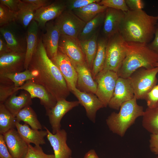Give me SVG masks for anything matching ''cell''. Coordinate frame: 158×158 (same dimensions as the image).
<instances>
[{
    "label": "cell",
    "instance_id": "cell-1",
    "mask_svg": "<svg viewBox=\"0 0 158 158\" xmlns=\"http://www.w3.org/2000/svg\"><path fill=\"white\" fill-rule=\"evenodd\" d=\"M28 69L35 73L33 80L44 86L57 101L66 99L70 91L57 67L49 57L41 38Z\"/></svg>",
    "mask_w": 158,
    "mask_h": 158
},
{
    "label": "cell",
    "instance_id": "cell-2",
    "mask_svg": "<svg viewBox=\"0 0 158 158\" xmlns=\"http://www.w3.org/2000/svg\"><path fill=\"white\" fill-rule=\"evenodd\" d=\"M119 32L124 40L148 44L154 37L157 16L148 14L142 9L124 12Z\"/></svg>",
    "mask_w": 158,
    "mask_h": 158
},
{
    "label": "cell",
    "instance_id": "cell-3",
    "mask_svg": "<svg viewBox=\"0 0 158 158\" xmlns=\"http://www.w3.org/2000/svg\"><path fill=\"white\" fill-rule=\"evenodd\" d=\"M126 54L117 73L119 77L128 78L138 69L155 67L158 62V54L151 49L147 44L126 41Z\"/></svg>",
    "mask_w": 158,
    "mask_h": 158
},
{
    "label": "cell",
    "instance_id": "cell-4",
    "mask_svg": "<svg viewBox=\"0 0 158 158\" xmlns=\"http://www.w3.org/2000/svg\"><path fill=\"white\" fill-rule=\"evenodd\" d=\"M135 97L123 103L118 113L113 112L107 117L106 124L113 133L122 137L138 117L142 116L143 107L138 105Z\"/></svg>",
    "mask_w": 158,
    "mask_h": 158
},
{
    "label": "cell",
    "instance_id": "cell-5",
    "mask_svg": "<svg viewBox=\"0 0 158 158\" xmlns=\"http://www.w3.org/2000/svg\"><path fill=\"white\" fill-rule=\"evenodd\" d=\"M158 67L139 68L128 78L137 99H145L147 94L157 85Z\"/></svg>",
    "mask_w": 158,
    "mask_h": 158
},
{
    "label": "cell",
    "instance_id": "cell-6",
    "mask_svg": "<svg viewBox=\"0 0 158 158\" xmlns=\"http://www.w3.org/2000/svg\"><path fill=\"white\" fill-rule=\"evenodd\" d=\"M126 54V41L119 32L108 38L106 46V61L103 70L117 73Z\"/></svg>",
    "mask_w": 158,
    "mask_h": 158
},
{
    "label": "cell",
    "instance_id": "cell-7",
    "mask_svg": "<svg viewBox=\"0 0 158 158\" xmlns=\"http://www.w3.org/2000/svg\"><path fill=\"white\" fill-rule=\"evenodd\" d=\"M18 23L15 21L0 27V35L3 37L12 51L25 53L26 32L23 29L24 28Z\"/></svg>",
    "mask_w": 158,
    "mask_h": 158
},
{
    "label": "cell",
    "instance_id": "cell-8",
    "mask_svg": "<svg viewBox=\"0 0 158 158\" xmlns=\"http://www.w3.org/2000/svg\"><path fill=\"white\" fill-rule=\"evenodd\" d=\"M54 22L61 35L76 38H78L86 24L72 11L67 9Z\"/></svg>",
    "mask_w": 158,
    "mask_h": 158
},
{
    "label": "cell",
    "instance_id": "cell-9",
    "mask_svg": "<svg viewBox=\"0 0 158 158\" xmlns=\"http://www.w3.org/2000/svg\"><path fill=\"white\" fill-rule=\"evenodd\" d=\"M119 78L116 73L103 70L96 76L95 80L97 86L96 95L104 107L108 106Z\"/></svg>",
    "mask_w": 158,
    "mask_h": 158
},
{
    "label": "cell",
    "instance_id": "cell-10",
    "mask_svg": "<svg viewBox=\"0 0 158 158\" xmlns=\"http://www.w3.org/2000/svg\"><path fill=\"white\" fill-rule=\"evenodd\" d=\"M58 50L67 56L74 65L86 62L80 41L78 38L61 35Z\"/></svg>",
    "mask_w": 158,
    "mask_h": 158
},
{
    "label": "cell",
    "instance_id": "cell-11",
    "mask_svg": "<svg viewBox=\"0 0 158 158\" xmlns=\"http://www.w3.org/2000/svg\"><path fill=\"white\" fill-rule=\"evenodd\" d=\"M65 79L70 92L76 87L78 74L74 65L65 54L58 50L56 56L51 59Z\"/></svg>",
    "mask_w": 158,
    "mask_h": 158
},
{
    "label": "cell",
    "instance_id": "cell-12",
    "mask_svg": "<svg viewBox=\"0 0 158 158\" xmlns=\"http://www.w3.org/2000/svg\"><path fill=\"white\" fill-rule=\"evenodd\" d=\"M134 97L133 91L128 78L119 77L108 106L111 109L118 110L123 103L132 99Z\"/></svg>",
    "mask_w": 158,
    "mask_h": 158
},
{
    "label": "cell",
    "instance_id": "cell-13",
    "mask_svg": "<svg viewBox=\"0 0 158 158\" xmlns=\"http://www.w3.org/2000/svg\"><path fill=\"white\" fill-rule=\"evenodd\" d=\"M18 89L19 90H22L27 92L32 99H39L41 104L44 107L46 111L53 107L57 102L56 99L44 86L33 80L26 81Z\"/></svg>",
    "mask_w": 158,
    "mask_h": 158
},
{
    "label": "cell",
    "instance_id": "cell-14",
    "mask_svg": "<svg viewBox=\"0 0 158 158\" xmlns=\"http://www.w3.org/2000/svg\"><path fill=\"white\" fill-rule=\"evenodd\" d=\"M79 104L78 101H69L66 99H61L57 101L53 107L46 111L53 133L55 134L61 129V121L65 114Z\"/></svg>",
    "mask_w": 158,
    "mask_h": 158
},
{
    "label": "cell",
    "instance_id": "cell-15",
    "mask_svg": "<svg viewBox=\"0 0 158 158\" xmlns=\"http://www.w3.org/2000/svg\"><path fill=\"white\" fill-rule=\"evenodd\" d=\"M66 9V0H55L49 5L36 11L34 20L44 29L46 23L58 17Z\"/></svg>",
    "mask_w": 158,
    "mask_h": 158
},
{
    "label": "cell",
    "instance_id": "cell-16",
    "mask_svg": "<svg viewBox=\"0 0 158 158\" xmlns=\"http://www.w3.org/2000/svg\"><path fill=\"white\" fill-rule=\"evenodd\" d=\"M25 53L11 51L0 56V76L24 71Z\"/></svg>",
    "mask_w": 158,
    "mask_h": 158
},
{
    "label": "cell",
    "instance_id": "cell-17",
    "mask_svg": "<svg viewBox=\"0 0 158 158\" xmlns=\"http://www.w3.org/2000/svg\"><path fill=\"white\" fill-rule=\"evenodd\" d=\"M8 150L13 158H24L28 145L22 138L17 130L11 129L2 134Z\"/></svg>",
    "mask_w": 158,
    "mask_h": 158
},
{
    "label": "cell",
    "instance_id": "cell-18",
    "mask_svg": "<svg viewBox=\"0 0 158 158\" xmlns=\"http://www.w3.org/2000/svg\"><path fill=\"white\" fill-rule=\"evenodd\" d=\"M71 92L78 99L80 104L85 108L88 118L95 123L97 111L104 107L102 102L96 95L81 91L76 87Z\"/></svg>",
    "mask_w": 158,
    "mask_h": 158
},
{
    "label": "cell",
    "instance_id": "cell-19",
    "mask_svg": "<svg viewBox=\"0 0 158 158\" xmlns=\"http://www.w3.org/2000/svg\"><path fill=\"white\" fill-rule=\"evenodd\" d=\"M46 32L42 35L41 39L47 54L50 59L57 55L61 34L54 21L51 20L46 24Z\"/></svg>",
    "mask_w": 158,
    "mask_h": 158
},
{
    "label": "cell",
    "instance_id": "cell-20",
    "mask_svg": "<svg viewBox=\"0 0 158 158\" xmlns=\"http://www.w3.org/2000/svg\"><path fill=\"white\" fill-rule=\"evenodd\" d=\"M44 128L47 132V138L54 150L55 158H70L72 151L66 143L67 133L65 130L61 129L53 134L46 127Z\"/></svg>",
    "mask_w": 158,
    "mask_h": 158
},
{
    "label": "cell",
    "instance_id": "cell-21",
    "mask_svg": "<svg viewBox=\"0 0 158 158\" xmlns=\"http://www.w3.org/2000/svg\"><path fill=\"white\" fill-rule=\"evenodd\" d=\"M78 74L77 88L81 91L96 94L97 85L86 62L74 65Z\"/></svg>",
    "mask_w": 158,
    "mask_h": 158
},
{
    "label": "cell",
    "instance_id": "cell-22",
    "mask_svg": "<svg viewBox=\"0 0 158 158\" xmlns=\"http://www.w3.org/2000/svg\"><path fill=\"white\" fill-rule=\"evenodd\" d=\"M124 15V12L107 8L103 23V32L104 37L108 38L119 32L120 25Z\"/></svg>",
    "mask_w": 158,
    "mask_h": 158
},
{
    "label": "cell",
    "instance_id": "cell-23",
    "mask_svg": "<svg viewBox=\"0 0 158 158\" xmlns=\"http://www.w3.org/2000/svg\"><path fill=\"white\" fill-rule=\"evenodd\" d=\"M16 128L22 138L28 145L32 143L35 145L40 146L45 144L44 138L47 134L46 130L33 129L26 124H22L17 121Z\"/></svg>",
    "mask_w": 158,
    "mask_h": 158
},
{
    "label": "cell",
    "instance_id": "cell-24",
    "mask_svg": "<svg viewBox=\"0 0 158 158\" xmlns=\"http://www.w3.org/2000/svg\"><path fill=\"white\" fill-rule=\"evenodd\" d=\"M39 27L37 23L33 20L27 29V48L25 62V70L28 69L31 59L37 46L39 40Z\"/></svg>",
    "mask_w": 158,
    "mask_h": 158
},
{
    "label": "cell",
    "instance_id": "cell-25",
    "mask_svg": "<svg viewBox=\"0 0 158 158\" xmlns=\"http://www.w3.org/2000/svg\"><path fill=\"white\" fill-rule=\"evenodd\" d=\"M17 92L10 96L4 104L6 108L16 117L18 112L24 108L32 104V98L26 91H23L19 95Z\"/></svg>",
    "mask_w": 158,
    "mask_h": 158
},
{
    "label": "cell",
    "instance_id": "cell-26",
    "mask_svg": "<svg viewBox=\"0 0 158 158\" xmlns=\"http://www.w3.org/2000/svg\"><path fill=\"white\" fill-rule=\"evenodd\" d=\"M37 9L34 4L20 0L17 12L16 21L26 30L34 20L36 11Z\"/></svg>",
    "mask_w": 158,
    "mask_h": 158
},
{
    "label": "cell",
    "instance_id": "cell-27",
    "mask_svg": "<svg viewBox=\"0 0 158 158\" xmlns=\"http://www.w3.org/2000/svg\"><path fill=\"white\" fill-rule=\"evenodd\" d=\"M107 38L104 37L98 38L97 49L95 58L92 73L95 80L98 73L104 68L106 59V46Z\"/></svg>",
    "mask_w": 158,
    "mask_h": 158
},
{
    "label": "cell",
    "instance_id": "cell-28",
    "mask_svg": "<svg viewBox=\"0 0 158 158\" xmlns=\"http://www.w3.org/2000/svg\"><path fill=\"white\" fill-rule=\"evenodd\" d=\"M143 127L151 134L158 133V102L151 107H147L143 115Z\"/></svg>",
    "mask_w": 158,
    "mask_h": 158
},
{
    "label": "cell",
    "instance_id": "cell-29",
    "mask_svg": "<svg viewBox=\"0 0 158 158\" xmlns=\"http://www.w3.org/2000/svg\"><path fill=\"white\" fill-rule=\"evenodd\" d=\"M105 11L97 14L92 20L86 23L78 39L80 41L87 40L99 31L100 26L103 24Z\"/></svg>",
    "mask_w": 158,
    "mask_h": 158
},
{
    "label": "cell",
    "instance_id": "cell-30",
    "mask_svg": "<svg viewBox=\"0 0 158 158\" xmlns=\"http://www.w3.org/2000/svg\"><path fill=\"white\" fill-rule=\"evenodd\" d=\"M107 8L97 2H95L72 11L81 20L87 23L99 13L105 11Z\"/></svg>",
    "mask_w": 158,
    "mask_h": 158
},
{
    "label": "cell",
    "instance_id": "cell-31",
    "mask_svg": "<svg viewBox=\"0 0 158 158\" xmlns=\"http://www.w3.org/2000/svg\"><path fill=\"white\" fill-rule=\"evenodd\" d=\"M99 31L90 39L80 41L83 51L85 56L86 62L92 71L93 61L97 49V40Z\"/></svg>",
    "mask_w": 158,
    "mask_h": 158
},
{
    "label": "cell",
    "instance_id": "cell-32",
    "mask_svg": "<svg viewBox=\"0 0 158 158\" xmlns=\"http://www.w3.org/2000/svg\"><path fill=\"white\" fill-rule=\"evenodd\" d=\"M16 118L17 121L20 122L22 121L32 128L42 130V126L38 119L37 114L30 106L21 109L16 115Z\"/></svg>",
    "mask_w": 158,
    "mask_h": 158
},
{
    "label": "cell",
    "instance_id": "cell-33",
    "mask_svg": "<svg viewBox=\"0 0 158 158\" xmlns=\"http://www.w3.org/2000/svg\"><path fill=\"white\" fill-rule=\"evenodd\" d=\"M16 117L4 104H0V134L2 135L9 130L16 128Z\"/></svg>",
    "mask_w": 158,
    "mask_h": 158
},
{
    "label": "cell",
    "instance_id": "cell-34",
    "mask_svg": "<svg viewBox=\"0 0 158 158\" xmlns=\"http://www.w3.org/2000/svg\"><path fill=\"white\" fill-rule=\"evenodd\" d=\"M35 77V72L28 69L21 72L7 74L0 76V77H6L10 80L17 87L21 86L28 80H33Z\"/></svg>",
    "mask_w": 158,
    "mask_h": 158
},
{
    "label": "cell",
    "instance_id": "cell-35",
    "mask_svg": "<svg viewBox=\"0 0 158 158\" xmlns=\"http://www.w3.org/2000/svg\"><path fill=\"white\" fill-rule=\"evenodd\" d=\"M18 87L9 79L0 77V104H4L8 98L17 92L19 90Z\"/></svg>",
    "mask_w": 158,
    "mask_h": 158
},
{
    "label": "cell",
    "instance_id": "cell-36",
    "mask_svg": "<svg viewBox=\"0 0 158 158\" xmlns=\"http://www.w3.org/2000/svg\"><path fill=\"white\" fill-rule=\"evenodd\" d=\"M17 12L12 11L0 3V27L16 21Z\"/></svg>",
    "mask_w": 158,
    "mask_h": 158
},
{
    "label": "cell",
    "instance_id": "cell-37",
    "mask_svg": "<svg viewBox=\"0 0 158 158\" xmlns=\"http://www.w3.org/2000/svg\"><path fill=\"white\" fill-rule=\"evenodd\" d=\"M24 158H55V157L53 154L45 153L40 145L33 146L30 144L28 145V152Z\"/></svg>",
    "mask_w": 158,
    "mask_h": 158
},
{
    "label": "cell",
    "instance_id": "cell-38",
    "mask_svg": "<svg viewBox=\"0 0 158 158\" xmlns=\"http://www.w3.org/2000/svg\"><path fill=\"white\" fill-rule=\"evenodd\" d=\"M97 3L107 8L123 12H126L129 10L126 4L125 0H102Z\"/></svg>",
    "mask_w": 158,
    "mask_h": 158
},
{
    "label": "cell",
    "instance_id": "cell-39",
    "mask_svg": "<svg viewBox=\"0 0 158 158\" xmlns=\"http://www.w3.org/2000/svg\"><path fill=\"white\" fill-rule=\"evenodd\" d=\"M100 0H66V9L70 10L82 8L90 4L98 2Z\"/></svg>",
    "mask_w": 158,
    "mask_h": 158
},
{
    "label": "cell",
    "instance_id": "cell-40",
    "mask_svg": "<svg viewBox=\"0 0 158 158\" xmlns=\"http://www.w3.org/2000/svg\"><path fill=\"white\" fill-rule=\"evenodd\" d=\"M147 107H152L158 102V85H157L147 95L145 99Z\"/></svg>",
    "mask_w": 158,
    "mask_h": 158
},
{
    "label": "cell",
    "instance_id": "cell-41",
    "mask_svg": "<svg viewBox=\"0 0 158 158\" xmlns=\"http://www.w3.org/2000/svg\"><path fill=\"white\" fill-rule=\"evenodd\" d=\"M149 148L152 153L158 155V133L150 135Z\"/></svg>",
    "mask_w": 158,
    "mask_h": 158
},
{
    "label": "cell",
    "instance_id": "cell-42",
    "mask_svg": "<svg viewBox=\"0 0 158 158\" xmlns=\"http://www.w3.org/2000/svg\"><path fill=\"white\" fill-rule=\"evenodd\" d=\"M0 158H13L5 143L3 135L0 134Z\"/></svg>",
    "mask_w": 158,
    "mask_h": 158
},
{
    "label": "cell",
    "instance_id": "cell-43",
    "mask_svg": "<svg viewBox=\"0 0 158 158\" xmlns=\"http://www.w3.org/2000/svg\"><path fill=\"white\" fill-rule=\"evenodd\" d=\"M126 4L130 10L142 9L144 4L141 0H125Z\"/></svg>",
    "mask_w": 158,
    "mask_h": 158
},
{
    "label": "cell",
    "instance_id": "cell-44",
    "mask_svg": "<svg viewBox=\"0 0 158 158\" xmlns=\"http://www.w3.org/2000/svg\"><path fill=\"white\" fill-rule=\"evenodd\" d=\"M20 0H0V3L7 6L11 10L17 12L18 10Z\"/></svg>",
    "mask_w": 158,
    "mask_h": 158
},
{
    "label": "cell",
    "instance_id": "cell-45",
    "mask_svg": "<svg viewBox=\"0 0 158 158\" xmlns=\"http://www.w3.org/2000/svg\"><path fill=\"white\" fill-rule=\"evenodd\" d=\"M23 1L35 5L37 9L50 4L53 1L50 0H23Z\"/></svg>",
    "mask_w": 158,
    "mask_h": 158
},
{
    "label": "cell",
    "instance_id": "cell-46",
    "mask_svg": "<svg viewBox=\"0 0 158 158\" xmlns=\"http://www.w3.org/2000/svg\"><path fill=\"white\" fill-rule=\"evenodd\" d=\"M11 51L3 37L0 35V56Z\"/></svg>",
    "mask_w": 158,
    "mask_h": 158
},
{
    "label": "cell",
    "instance_id": "cell-47",
    "mask_svg": "<svg viewBox=\"0 0 158 158\" xmlns=\"http://www.w3.org/2000/svg\"><path fill=\"white\" fill-rule=\"evenodd\" d=\"M148 44L151 49L158 54V29L157 28L153 40Z\"/></svg>",
    "mask_w": 158,
    "mask_h": 158
},
{
    "label": "cell",
    "instance_id": "cell-48",
    "mask_svg": "<svg viewBox=\"0 0 158 158\" xmlns=\"http://www.w3.org/2000/svg\"><path fill=\"white\" fill-rule=\"evenodd\" d=\"M84 158H99L93 149H91L87 152L85 154Z\"/></svg>",
    "mask_w": 158,
    "mask_h": 158
},
{
    "label": "cell",
    "instance_id": "cell-49",
    "mask_svg": "<svg viewBox=\"0 0 158 158\" xmlns=\"http://www.w3.org/2000/svg\"><path fill=\"white\" fill-rule=\"evenodd\" d=\"M155 67H158V62L156 63L155 64Z\"/></svg>",
    "mask_w": 158,
    "mask_h": 158
},
{
    "label": "cell",
    "instance_id": "cell-50",
    "mask_svg": "<svg viewBox=\"0 0 158 158\" xmlns=\"http://www.w3.org/2000/svg\"><path fill=\"white\" fill-rule=\"evenodd\" d=\"M157 16V18H158V21H157V29H158V16Z\"/></svg>",
    "mask_w": 158,
    "mask_h": 158
},
{
    "label": "cell",
    "instance_id": "cell-51",
    "mask_svg": "<svg viewBox=\"0 0 158 158\" xmlns=\"http://www.w3.org/2000/svg\"><path fill=\"white\" fill-rule=\"evenodd\" d=\"M157 157H156V158H158V155H157Z\"/></svg>",
    "mask_w": 158,
    "mask_h": 158
},
{
    "label": "cell",
    "instance_id": "cell-52",
    "mask_svg": "<svg viewBox=\"0 0 158 158\" xmlns=\"http://www.w3.org/2000/svg\"><path fill=\"white\" fill-rule=\"evenodd\" d=\"M70 158H72V157H70Z\"/></svg>",
    "mask_w": 158,
    "mask_h": 158
},
{
    "label": "cell",
    "instance_id": "cell-53",
    "mask_svg": "<svg viewBox=\"0 0 158 158\" xmlns=\"http://www.w3.org/2000/svg\"><path fill=\"white\" fill-rule=\"evenodd\" d=\"M157 85H158V84H157Z\"/></svg>",
    "mask_w": 158,
    "mask_h": 158
}]
</instances>
